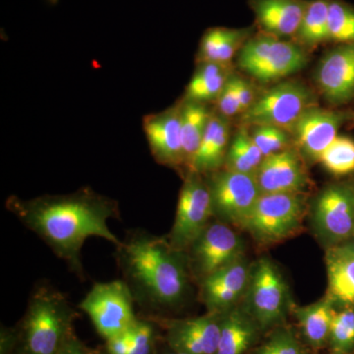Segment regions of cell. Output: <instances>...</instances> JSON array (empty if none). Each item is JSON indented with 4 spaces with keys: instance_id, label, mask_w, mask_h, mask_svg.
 Segmentation results:
<instances>
[{
    "instance_id": "35",
    "label": "cell",
    "mask_w": 354,
    "mask_h": 354,
    "mask_svg": "<svg viewBox=\"0 0 354 354\" xmlns=\"http://www.w3.org/2000/svg\"><path fill=\"white\" fill-rule=\"evenodd\" d=\"M216 101H218V109H220L221 115L225 116V118L241 113V102H239V95H237L236 88H235L234 75L230 76Z\"/></svg>"
},
{
    "instance_id": "31",
    "label": "cell",
    "mask_w": 354,
    "mask_h": 354,
    "mask_svg": "<svg viewBox=\"0 0 354 354\" xmlns=\"http://www.w3.org/2000/svg\"><path fill=\"white\" fill-rule=\"evenodd\" d=\"M328 346L333 353H354V306L342 307L335 311Z\"/></svg>"
},
{
    "instance_id": "2",
    "label": "cell",
    "mask_w": 354,
    "mask_h": 354,
    "mask_svg": "<svg viewBox=\"0 0 354 354\" xmlns=\"http://www.w3.org/2000/svg\"><path fill=\"white\" fill-rule=\"evenodd\" d=\"M115 247L122 279L142 316L165 318L183 306L193 279L185 252L174 248L167 236L141 228L129 230Z\"/></svg>"
},
{
    "instance_id": "18",
    "label": "cell",
    "mask_w": 354,
    "mask_h": 354,
    "mask_svg": "<svg viewBox=\"0 0 354 354\" xmlns=\"http://www.w3.org/2000/svg\"><path fill=\"white\" fill-rule=\"evenodd\" d=\"M348 118L344 113L310 106L292 127L298 145L308 157L319 160Z\"/></svg>"
},
{
    "instance_id": "28",
    "label": "cell",
    "mask_w": 354,
    "mask_h": 354,
    "mask_svg": "<svg viewBox=\"0 0 354 354\" xmlns=\"http://www.w3.org/2000/svg\"><path fill=\"white\" fill-rule=\"evenodd\" d=\"M330 0H309L295 36L307 46L329 41Z\"/></svg>"
},
{
    "instance_id": "25",
    "label": "cell",
    "mask_w": 354,
    "mask_h": 354,
    "mask_svg": "<svg viewBox=\"0 0 354 354\" xmlns=\"http://www.w3.org/2000/svg\"><path fill=\"white\" fill-rule=\"evenodd\" d=\"M252 28L230 29L209 28L203 35L200 44V62L227 65L235 53L249 39Z\"/></svg>"
},
{
    "instance_id": "24",
    "label": "cell",
    "mask_w": 354,
    "mask_h": 354,
    "mask_svg": "<svg viewBox=\"0 0 354 354\" xmlns=\"http://www.w3.org/2000/svg\"><path fill=\"white\" fill-rule=\"evenodd\" d=\"M327 297L335 305L354 306V257L339 247L327 249Z\"/></svg>"
},
{
    "instance_id": "3",
    "label": "cell",
    "mask_w": 354,
    "mask_h": 354,
    "mask_svg": "<svg viewBox=\"0 0 354 354\" xmlns=\"http://www.w3.org/2000/svg\"><path fill=\"white\" fill-rule=\"evenodd\" d=\"M78 315L64 292L46 281L37 283L14 327L11 354H58Z\"/></svg>"
},
{
    "instance_id": "21",
    "label": "cell",
    "mask_w": 354,
    "mask_h": 354,
    "mask_svg": "<svg viewBox=\"0 0 354 354\" xmlns=\"http://www.w3.org/2000/svg\"><path fill=\"white\" fill-rule=\"evenodd\" d=\"M259 326L245 309L234 306L223 312L216 354H246L259 337Z\"/></svg>"
},
{
    "instance_id": "33",
    "label": "cell",
    "mask_w": 354,
    "mask_h": 354,
    "mask_svg": "<svg viewBox=\"0 0 354 354\" xmlns=\"http://www.w3.org/2000/svg\"><path fill=\"white\" fill-rule=\"evenodd\" d=\"M251 354H306L297 333L290 326H278Z\"/></svg>"
},
{
    "instance_id": "4",
    "label": "cell",
    "mask_w": 354,
    "mask_h": 354,
    "mask_svg": "<svg viewBox=\"0 0 354 354\" xmlns=\"http://www.w3.org/2000/svg\"><path fill=\"white\" fill-rule=\"evenodd\" d=\"M305 212L306 205L302 194H261L243 230L259 243H278L297 234L301 227Z\"/></svg>"
},
{
    "instance_id": "17",
    "label": "cell",
    "mask_w": 354,
    "mask_h": 354,
    "mask_svg": "<svg viewBox=\"0 0 354 354\" xmlns=\"http://www.w3.org/2000/svg\"><path fill=\"white\" fill-rule=\"evenodd\" d=\"M256 178L261 194H301L308 185V176L304 162L293 150H283L264 158Z\"/></svg>"
},
{
    "instance_id": "9",
    "label": "cell",
    "mask_w": 354,
    "mask_h": 354,
    "mask_svg": "<svg viewBox=\"0 0 354 354\" xmlns=\"http://www.w3.org/2000/svg\"><path fill=\"white\" fill-rule=\"evenodd\" d=\"M191 276L198 285L243 257V244L232 225L212 220L186 251Z\"/></svg>"
},
{
    "instance_id": "19",
    "label": "cell",
    "mask_w": 354,
    "mask_h": 354,
    "mask_svg": "<svg viewBox=\"0 0 354 354\" xmlns=\"http://www.w3.org/2000/svg\"><path fill=\"white\" fill-rule=\"evenodd\" d=\"M307 2L305 0H249V6L266 34L286 38L297 35Z\"/></svg>"
},
{
    "instance_id": "13",
    "label": "cell",
    "mask_w": 354,
    "mask_h": 354,
    "mask_svg": "<svg viewBox=\"0 0 354 354\" xmlns=\"http://www.w3.org/2000/svg\"><path fill=\"white\" fill-rule=\"evenodd\" d=\"M160 326L165 344L188 354H216L223 313L207 312L191 318H152Z\"/></svg>"
},
{
    "instance_id": "40",
    "label": "cell",
    "mask_w": 354,
    "mask_h": 354,
    "mask_svg": "<svg viewBox=\"0 0 354 354\" xmlns=\"http://www.w3.org/2000/svg\"><path fill=\"white\" fill-rule=\"evenodd\" d=\"M330 354H339V353H330ZM348 354H354V353H348Z\"/></svg>"
},
{
    "instance_id": "36",
    "label": "cell",
    "mask_w": 354,
    "mask_h": 354,
    "mask_svg": "<svg viewBox=\"0 0 354 354\" xmlns=\"http://www.w3.org/2000/svg\"><path fill=\"white\" fill-rule=\"evenodd\" d=\"M58 354H106L102 349L88 348L72 330L65 339Z\"/></svg>"
},
{
    "instance_id": "12",
    "label": "cell",
    "mask_w": 354,
    "mask_h": 354,
    "mask_svg": "<svg viewBox=\"0 0 354 354\" xmlns=\"http://www.w3.org/2000/svg\"><path fill=\"white\" fill-rule=\"evenodd\" d=\"M313 227L323 244L339 246L354 237V188L333 184L317 197Z\"/></svg>"
},
{
    "instance_id": "20",
    "label": "cell",
    "mask_w": 354,
    "mask_h": 354,
    "mask_svg": "<svg viewBox=\"0 0 354 354\" xmlns=\"http://www.w3.org/2000/svg\"><path fill=\"white\" fill-rule=\"evenodd\" d=\"M230 133L227 118L221 114H212L201 144L187 172H196L204 176L220 171L221 165L225 164L230 147Z\"/></svg>"
},
{
    "instance_id": "7",
    "label": "cell",
    "mask_w": 354,
    "mask_h": 354,
    "mask_svg": "<svg viewBox=\"0 0 354 354\" xmlns=\"http://www.w3.org/2000/svg\"><path fill=\"white\" fill-rule=\"evenodd\" d=\"M134 298L122 279L97 283L79 304L97 334L104 341L131 327L139 316L135 314Z\"/></svg>"
},
{
    "instance_id": "14",
    "label": "cell",
    "mask_w": 354,
    "mask_h": 354,
    "mask_svg": "<svg viewBox=\"0 0 354 354\" xmlns=\"http://www.w3.org/2000/svg\"><path fill=\"white\" fill-rule=\"evenodd\" d=\"M143 128L151 152L158 164L177 169L185 167L180 106L145 116Z\"/></svg>"
},
{
    "instance_id": "15",
    "label": "cell",
    "mask_w": 354,
    "mask_h": 354,
    "mask_svg": "<svg viewBox=\"0 0 354 354\" xmlns=\"http://www.w3.org/2000/svg\"><path fill=\"white\" fill-rule=\"evenodd\" d=\"M251 268L243 257L225 266L199 283V298L207 312H223L236 306L246 292Z\"/></svg>"
},
{
    "instance_id": "10",
    "label": "cell",
    "mask_w": 354,
    "mask_h": 354,
    "mask_svg": "<svg viewBox=\"0 0 354 354\" xmlns=\"http://www.w3.org/2000/svg\"><path fill=\"white\" fill-rule=\"evenodd\" d=\"M212 218L208 183L202 178V174L187 172L179 193L174 225L167 239L177 250L186 252Z\"/></svg>"
},
{
    "instance_id": "1",
    "label": "cell",
    "mask_w": 354,
    "mask_h": 354,
    "mask_svg": "<svg viewBox=\"0 0 354 354\" xmlns=\"http://www.w3.org/2000/svg\"><path fill=\"white\" fill-rule=\"evenodd\" d=\"M6 207L64 261L70 271L81 281L86 279L81 257L86 239L95 236L115 246L121 243L108 225L111 218H120L118 203L92 188L32 199L12 195L6 200Z\"/></svg>"
},
{
    "instance_id": "6",
    "label": "cell",
    "mask_w": 354,
    "mask_h": 354,
    "mask_svg": "<svg viewBox=\"0 0 354 354\" xmlns=\"http://www.w3.org/2000/svg\"><path fill=\"white\" fill-rule=\"evenodd\" d=\"M306 64L302 48L266 32L249 39L239 57V66L263 83L291 75Z\"/></svg>"
},
{
    "instance_id": "34",
    "label": "cell",
    "mask_w": 354,
    "mask_h": 354,
    "mask_svg": "<svg viewBox=\"0 0 354 354\" xmlns=\"http://www.w3.org/2000/svg\"><path fill=\"white\" fill-rule=\"evenodd\" d=\"M264 158L286 150L288 137L285 129L274 127H256L251 135Z\"/></svg>"
},
{
    "instance_id": "27",
    "label": "cell",
    "mask_w": 354,
    "mask_h": 354,
    "mask_svg": "<svg viewBox=\"0 0 354 354\" xmlns=\"http://www.w3.org/2000/svg\"><path fill=\"white\" fill-rule=\"evenodd\" d=\"M230 74L227 65L202 62L186 88V101H215L227 84Z\"/></svg>"
},
{
    "instance_id": "26",
    "label": "cell",
    "mask_w": 354,
    "mask_h": 354,
    "mask_svg": "<svg viewBox=\"0 0 354 354\" xmlns=\"http://www.w3.org/2000/svg\"><path fill=\"white\" fill-rule=\"evenodd\" d=\"M211 116L212 113L204 102L184 100L183 104H180L181 140L184 162L187 171L201 144Z\"/></svg>"
},
{
    "instance_id": "38",
    "label": "cell",
    "mask_w": 354,
    "mask_h": 354,
    "mask_svg": "<svg viewBox=\"0 0 354 354\" xmlns=\"http://www.w3.org/2000/svg\"><path fill=\"white\" fill-rule=\"evenodd\" d=\"M158 354H188L186 353H183V351H177V349H174L171 348L169 344H165L164 342V339H162V344H160V349H158Z\"/></svg>"
},
{
    "instance_id": "23",
    "label": "cell",
    "mask_w": 354,
    "mask_h": 354,
    "mask_svg": "<svg viewBox=\"0 0 354 354\" xmlns=\"http://www.w3.org/2000/svg\"><path fill=\"white\" fill-rule=\"evenodd\" d=\"M332 299L326 295L315 304L295 307V318L305 342L319 351L328 346L333 319L337 310Z\"/></svg>"
},
{
    "instance_id": "29",
    "label": "cell",
    "mask_w": 354,
    "mask_h": 354,
    "mask_svg": "<svg viewBox=\"0 0 354 354\" xmlns=\"http://www.w3.org/2000/svg\"><path fill=\"white\" fill-rule=\"evenodd\" d=\"M264 156L245 128H241L228 147L225 165L227 169L242 174H256Z\"/></svg>"
},
{
    "instance_id": "11",
    "label": "cell",
    "mask_w": 354,
    "mask_h": 354,
    "mask_svg": "<svg viewBox=\"0 0 354 354\" xmlns=\"http://www.w3.org/2000/svg\"><path fill=\"white\" fill-rule=\"evenodd\" d=\"M312 104V95L302 84L285 82L266 92L242 114L244 125L292 128Z\"/></svg>"
},
{
    "instance_id": "22",
    "label": "cell",
    "mask_w": 354,
    "mask_h": 354,
    "mask_svg": "<svg viewBox=\"0 0 354 354\" xmlns=\"http://www.w3.org/2000/svg\"><path fill=\"white\" fill-rule=\"evenodd\" d=\"M162 329L152 318L139 316L127 330L106 341V354H158L162 342Z\"/></svg>"
},
{
    "instance_id": "30",
    "label": "cell",
    "mask_w": 354,
    "mask_h": 354,
    "mask_svg": "<svg viewBox=\"0 0 354 354\" xmlns=\"http://www.w3.org/2000/svg\"><path fill=\"white\" fill-rule=\"evenodd\" d=\"M321 164L335 176H346L354 171V141L337 136L319 158Z\"/></svg>"
},
{
    "instance_id": "32",
    "label": "cell",
    "mask_w": 354,
    "mask_h": 354,
    "mask_svg": "<svg viewBox=\"0 0 354 354\" xmlns=\"http://www.w3.org/2000/svg\"><path fill=\"white\" fill-rule=\"evenodd\" d=\"M329 41L354 43V6L344 0H330Z\"/></svg>"
},
{
    "instance_id": "39",
    "label": "cell",
    "mask_w": 354,
    "mask_h": 354,
    "mask_svg": "<svg viewBox=\"0 0 354 354\" xmlns=\"http://www.w3.org/2000/svg\"><path fill=\"white\" fill-rule=\"evenodd\" d=\"M337 247H339L342 250L346 251V253L351 254V255L354 257V237Z\"/></svg>"
},
{
    "instance_id": "5",
    "label": "cell",
    "mask_w": 354,
    "mask_h": 354,
    "mask_svg": "<svg viewBox=\"0 0 354 354\" xmlns=\"http://www.w3.org/2000/svg\"><path fill=\"white\" fill-rule=\"evenodd\" d=\"M244 309L262 333L285 324L290 309L288 285L278 267L268 258H261L251 268Z\"/></svg>"
},
{
    "instance_id": "16",
    "label": "cell",
    "mask_w": 354,
    "mask_h": 354,
    "mask_svg": "<svg viewBox=\"0 0 354 354\" xmlns=\"http://www.w3.org/2000/svg\"><path fill=\"white\" fill-rule=\"evenodd\" d=\"M317 82L326 99L342 104L354 97V43L341 44L321 60Z\"/></svg>"
},
{
    "instance_id": "8",
    "label": "cell",
    "mask_w": 354,
    "mask_h": 354,
    "mask_svg": "<svg viewBox=\"0 0 354 354\" xmlns=\"http://www.w3.org/2000/svg\"><path fill=\"white\" fill-rule=\"evenodd\" d=\"M213 216L232 227L243 228L261 196L256 174L225 169L208 179Z\"/></svg>"
},
{
    "instance_id": "37",
    "label": "cell",
    "mask_w": 354,
    "mask_h": 354,
    "mask_svg": "<svg viewBox=\"0 0 354 354\" xmlns=\"http://www.w3.org/2000/svg\"><path fill=\"white\" fill-rule=\"evenodd\" d=\"M235 88L241 102V113H244L254 104V91L252 86L241 77L234 75Z\"/></svg>"
}]
</instances>
